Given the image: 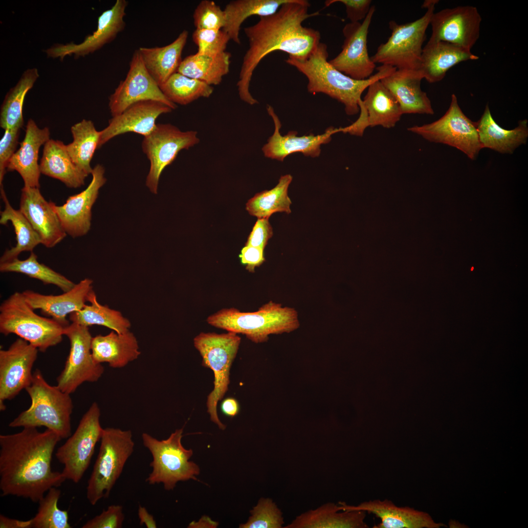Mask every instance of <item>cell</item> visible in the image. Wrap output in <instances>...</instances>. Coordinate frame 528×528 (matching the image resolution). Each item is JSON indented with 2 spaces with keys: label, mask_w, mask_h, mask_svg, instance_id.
Instances as JSON below:
<instances>
[{
  "label": "cell",
  "mask_w": 528,
  "mask_h": 528,
  "mask_svg": "<svg viewBox=\"0 0 528 528\" xmlns=\"http://www.w3.org/2000/svg\"><path fill=\"white\" fill-rule=\"evenodd\" d=\"M310 4L306 0H289L274 14L259 17L255 24L245 27L248 48L243 57L237 83L240 99L253 105L259 102L249 90L255 69L268 54L283 51L289 56L302 58L309 54L321 42L320 33L304 26L307 19L318 15L308 13Z\"/></svg>",
  "instance_id": "cell-1"
},
{
  "label": "cell",
  "mask_w": 528,
  "mask_h": 528,
  "mask_svg": "<svg viewBox=\"0 0 528 528\" xmlns=\"http://www.w3.org/2000/svg\"><path fill=\"white\" fill-rule=\"evenodd\" d=\"M62 439L46 429L24 427L0 435V489L2 496H15L38 502L46 492L66 480L51 468L53 453Z\"/></svg>",
  "instance_id": "cell-2"
},
{
  "label": "cell",
  "mask_w": 528,
  "mask_h": 528,
  "mask_svg": "<svg viewBox=\"0 0 528 528\" xmlns=\"http://www.w3.org/2000/svg\"><path fill=\"white\" fill-rule=\"evenodd\" d=\"M326 44L320 42L307 56H288L285 62L294 67L308 79L307 89L313 94L323 93L342 103L348 115L359 112V102L364 91L374 82L390 75L396 68L387 65L376 68L377 72L369 78L354 79L333 67L328 60Z\"/></svg>",
  "instance_id": "cell-3"
},
{
  "label": "cell",
  "mask_w": 528,
  "mask_h": 528,
  "mask_svg": "<svg viewBox=\"0 0 528 528\" xmlns=\"http://www.w3.org/2000/svg\"><path fill=\"white\" fill-rule=\"evenodd\" d=\"M25 390L31 399V405L11 421L9 426H44L55 432L62 439L70 437L73 409L70 395L62 391L57 385L48 384L39 369L33 372L32 382Z\"/></svg>",
  "instance_id": "cell-4"
},
{
  "label": "cell",
  "mask_w": 528,
  "mask_h": 528,
  "mask_svg": "<svg viewBox=\"0 0 528 528\" xmlns=\"http://www.w3.org/2000/svg\"><path fill=\"white\" fill-rule=\"evenodd\" d=\"M207 322L215 327L245 335L255 343L266 341L272 334L289 332L299 326L297 311L270 301L254 312L223 308L209 316Z\"/></svg>",
  "instance_id": "cell-5"
},
{
  "label": "cell",
  "mask_w": 528,
  "mask_h": 528,
  "mask_svg": "<svg viewBox=\"0 0 528 528\" xmlns=\"http://www.w3.org/2000/svg\"><path fill=\"white\" fill-rule=\"evenodd\" d=\"M34 310L22 292H14L0 304V332L15 334L44 352L62 342L65 327Z\"/></svg>",
  "instance_id": "cell-6"
},
{
  "label": "cell",
  "mask_w": 528,
  "mask_h": 528,
  "mask_svg": "<svg viewBox=\"0 0 528 528\" xmlns=\"http://www.w3.org/2000/svg\"><path fill=\"white\" fill-rule=\"evenodd\" d=\"M438 1L425 0L422 7L426 8V11L415 21L400 24L390 21L391 36L385 43L379 45L375 54L371 57L373 62L397 69L418 70L426 31Z\"/></svg>",
  "instance_id": "cell-7"
},
{
  "label": "cell",
  "mask_w": 528,
  "mask_h": 528,
  "mask_svg": "<svg viewBox=\"0 0 528 528\" xmlns=\"http://www.w3.org/2000/svg\"><path fill=\"white\" fill-rule=\"evenodd\" d=\"M183 430L176 429L167 439L162 440L146 433L142 434L143 444L153 458L150 464L152 470L146 479L149 484H162L169 491L179 481L197 480L199 468L189 461L193 450L186 449L181 443Z\"/></svg>",
  "instance_id": "cell-8"
},
{
  "label": "cell",
  "mask_w": 528,
  "mask_h": 528,
  "mask_svg": "<svg viewBox=\"0 0 528 528\" xmlns=\"http://www.w3.org/2000/svg\"><path fill=\"white\" fill-rule=\"evenodd\" d=\"M98 454L88 482L87 498L95 505L109 497L124 466L134 450V442L130 430L104 428Z\"/></svg>",
  "instance_id": "cell-9"
},
{
  "label": "cell",
  "mask_w": 528,
  "mask_h": 528,
  "mask_svg": "<svg viewBox=\"0 0 528 528\" xmlns=\"http://www.w3.org/2000/svg\"><path fill=\"white\" fill-rule=\"evenodd\" d=\"M241 337L231 331L218 334L201 332L194 339L195 347L199 352L202 365L211 369L214 374V389L207 399V412L211 420L221 429L225 426L217 414V404L228 390L230 370L237 353Z\"/></svg>",
  "instance_id": "cell-10"
},
{
  "label": "cell",
  "mask_w": 528,
  "mask_h": 528,
  "mask_svg": "<svg viewBox=\"0 0 528 528\" xmlns=\"http://www.w3.org/2000/svg\"><path fill=\"white\" fill-rule=\"evenodd\" d=\"M407 130L430 142L456 148L471 160L476 159L482 149L476 123L464 114L454 94L451 95L448 109L440 119L429 124L414 126Z\"/></svg>",
  "instance_id": "cell-11"
},
{
  "label": "cell",
  "mask_w": 528,
  "mask_h": 528,
  "mask_svg": "<svg viewBox=\"0 0 528 528\" xmlns=\"http://www.w3.org/2000/svg\"><path fill=\"white\" fill-rule=\"evenodd\" d=\"M100 415L98 404L93 402L83 416L73 434L58 448L55 456L64 465L62 473L66 480L78 483L88 468L104 430L100 424Z\"/></svg>",
  "instance_id": "cell-12"
},
{
  "label": "cell",
  "mask_w": 528,
  "mask_h": 528,
  "mask_svg": "<svg viewBox=\"0 0 528 528\" xmlns=\"http://www.w3.org/2000/svg\"><path fill=\"white\" fill-rule=\"evenodd\" d=\"M199 142L196 131H182L170 124H157L154 129L144 137L142 149L150 163L146 184L152 193L157 194L162 172L175 160L178 153Z\"/></svg>",
  "instance_id": "cell-13"
},
{
  "label": "cell",
  "mask_w": 528,
  "mask_h": 528,
  "mask_svg": "<svg viewBox=\"0 0 528 528\" xmlns=\"http://www.w3.org/2000/svg\"><path fill=\"white\" fill-rule=\"evenodd\" d=\"M70 351L64 367L56 379L57 386L71 394L86 382L98 381L104 372L101 364L94 360L91 351L92 337L88 327L72 323L64 328Z\"/></svg>",
  "instance_id": "cell-14"
},
{
  "label": "cell",
  "mask_w": 528,
  "mask_h": 528,
  "mask_svg": "<svg viewBox=\"0 0 528 528\" xmlns=\"http://www.w3.org/2000/svg\"><path fill=\"white\" fill-rule=\"evenodd\" d=\"M149 100L161 102L173 110L177 107L165 96L150 74L137 49L132 55L125 79L109 98V107L113 117L136 103Z\"/></svg>",
  "instance_id": "cell-15"
},
{
  "label": "cell",
  "mask_w": 528,
  "mask_h": 528,
  "mask_svg": "<svg viewBox=\"0 0 528 528\" xmlns=\"http://www.w3.org/2000/svg\"><path fill=\"white\" fill-rule=\"evenodd\" d=\"M374 11L375 6H371L363 22H350L345 25L342 29L344 40L342 50L329 61L336 69L355 80L369 78L376 68L367 48L369 28Z\"/></svg>",
  "instance_id": "cell-16"
},
{
  "label": "cell",
  "mask_w": 528,
  "mask_h": 528,
  "mask_svg": "<svg viewBox=\"0 0 528 528\" xmlns=\"http://www.w3.org/2000/svg\"><path fill=\"white\" fill-rule=\"evenodd\" d=\"M38 349L22 338H17L7 350H0V410L30 385L32 368Z\"/></svg>",
  "instance_id": "cell-17"
},
{
  "label": "cell",
  "mask_w": 528,
  "mask_h": 528,
  "mask_svg": "<svg viewBox=\"0 0 528 528\" xmlns=\"http://www.w3.org/2000/svg\"><path fill=\"white\" fill-rule=\"evenodd\" d=\"M482 17L473 6L445 8L431 17L429 40L443 41L471 50L479 38Z\"/></svg>",
  "instance_id": "cell-18"
},
{
  "label": "cell",
  "mask_w": 528,
  "mask_h": 528,
  "mask_svg": "<svg viewBox=\"0 0 528 528\" xmlns=\"http://www.w3.org/2000/svg\"><path fill=\"white\" fill-rule=\"evenodd\" d=\"M105 168L97 164L91 174L92 179L86 189L68 198L62 205L52 203L62 225L67 234L72 238L87 234L91 226V209L96 200L99 189L105 184Z\"/></svg>",
  "instance_id": "cell-19"
},
{
  "label": "cell",
  "mask_w": 528,
  "mask_h": 528,
  "mask_svg": "<svg viewBox=\"0 0 528 528\" xmlns=\"http://www.w3.org/2000/svg\"><path fill=\"white\" fill-rule=\"evenodd\" d=\"M128 1L117 0L113 6L104 11L98 18L97 29L79 44L72 42L63 44H57L45 50L48 57L59 58L63 60L67 55H74L75 58L93 53L105 44L113 41L117 34L124 30V18Z\"/></svg>",
  "instance_id": "cell-20"
},
{
  "label": "cell",
  "mask_w": 528,
  "mask_h": 528,
  "mask_svg": "<svg viewBox=\"0 0 528 528\" xmlns=\"http://www.w3.org/2000/svg\"><path fill=\"white\" fill-rule=\"evenodd\" d=\"M266 110L273 119L275 129L262 150L266 157L272 159L283 161L288 155L298 152L305 156L317 157L321 153V146L329 143L332 134L342 132V128L330 127L325 132L317 135L310 133L298 136L296 131H289L287 134L282 135L280 132L281 123L274 109L267 105Z\"/></svg>",
  "instance_id": "cell-21"
},
{
  "label": "cell",
  "mask_w": 528,
  "mask_h": 528,
  "mask_svg": "<svg viewBox=\"0 0 528 528\" xmlns=\"http://www.w3.org/2000/svg\"><path fill=\"white\" fill-rule=\"evenodd\" d=\"M52 203L45 200L39 188L24 186L21 190L20 210L47 248L55 246L67 235Z\"/></svg>",
  "instance_id": "cell-22"
},
{
  "label": "cell",
  "mask_w": 528,
  "mask_h": 528,
  "mask_svg": "<svg viewBox=\"0 0 528 528\" xmlns=\"http://www.w3.org/2000/svg\"><path fill=\"white\" fill-rule=\"evenodd\" d=\"M173 110L161 102L152 100L131 105L119 114L112 117L108 126L100 131L98 148L112 138L127 132L147 136L154 129L158 117Z\"/></svg>",
  "instance_id": "cell-23"
},
{
  "label": "cell",
  "mask_w": 528,
  "mask_h": 528,
  "mask_svg": "<svg viewBox=\"0 0 528 528\" xmlns=\"http://www.w3.org/2000/svg\"><path fill=\"white\" fill-rule=\"evenodd\" d=\"M341 510H362L374 514L380 522L374 528H439L443 525L435 522L427 513L409 506H398L388 499H379L351 506L338 503Z\"/></svg>",
  "instance_id": "cell-24"
},
{
  "label": "cell",
  "mask_w": 528,
  "mask_h": 528,
  "mask_svg": "<svg viewBox=\"0 0 528 528\" xmlns=\"http://www.w3.org/2000/svg\"><path fill=\"white\" fill-rule=\"evenodd\" d=\"M93 281L85 278L70 290L58 295H44L31 290H25L22 294L27 303L34 309H40L43 314L65 327L68 325V314L82 309L86 305L87 297L92 289Z\"/></svg>",
  "instance_id": "cell-25"
},
{
  "label": "cell",
  "mask_w": 528,
  "mask_h": 528,
  "mask_svg": "<svg viewBox=\"0 0 528 528\" xmlns=\"http://www.w3.org/2000/svg\"><path fill=\"white\" fill-rule=\"evenodd\" d=\"M423 77L419 70L397 69L381 80L398 101L403 114H433L426 93L422 90Z\"/></svg>",
  "instance_id": "cell-26"
},
{
  "label": "cell",
  "mask_w": 528,
  "mask_h": 528,
  "mask_svg": "<svg viewBox=\"0 0 528 528\" xmlns=\"http://www.w3.org/2000/svg\"><path fill=\"white\" fill-rule=\"evenodd\" d=\"M47 127L40 128L32 119H29L24 137L20 148L8 164L7 171H17L24 182V186L40 188L41 172L38 164L39 149L50 139Z\"/></svg>",
  "instance_id": "cell-27"
},
{
  "label": "cell",
  "mask_w": 528,
  "mask_h": 528,
  "mask_svg": "<svg viewBox=\"0 0 528 528\" xmlns=\"http://www.w3.org/2000/svg\"><path fill=\"white\" fill-rule=\"evenodd\" d=\"M479 58L471 50L446 42L429 40L423 47L418 70L428 82L437 83L455 65Z\"/></svg>",
  "instance_id": "cell-28"
},
{
  "label": "cell",
  "mask_w": 528,
  "mask_h": 528,
  "mask_svg": "<svg viewBox=\"0 0 528 528\" xmlns=\"http://www.w3.org/2000/svg\"><path fill=\"white\" fill-rule=\"evenodd\" d=\"M366 514L362 510H341L338 504L329 502L297 516L285 528H368Z\"/></svg>",
  "instance_id": "cell-29"
},
{
  "label": "cell",
  "mask_w": 528,
  "mask_h": 528,
  "mask_svg": "<svg viewBox=\"0 0 528 528\" xmlns=\"http://www.w3.org/2000/svg\"><path fill=\"white\" fill-rule=\"evenodd\" d=\"M91 351L96 362L108 363L113 368H123L140 354L136 338L130 330L121 333L112 330L92 337Z\"/></svg>",
  "instance_id": "cell-30"
},
{
  "label": "cell",
  "mask_w": 528,
  "mask_h": 528,
  "mask_svg": "<svg viewBox=\"0 0 528 528\" xmlns=\"http://www.w3.org/2000/svg\"><path fill=\"white\" fill-rule=\"evenodd\" d=\"M479 139L482 149L488 148L502 154H512L528 137V120L519 121L512 130L501 127L493 118L488 105L485 106L479 120L476 122Z\"/></svg>",
  "instance_id": "cell-31"
},
{
  "label": "cell",
  "mask_w": 528,
  "mask_h": 528,
  "mask_svg": "<svg viewBox=\"0 0 528 528\" xmlns=\"http://www.w3.org/2000/svg\"><path fill=\"white\" fill-rule=\"evenodd\" d=\"M39 165L41 174L60 180L69 188L81 187L88 176L72 161L66 145L58 140L50 139L45 143Z\"/></svg>",
  "instance_id": "cell-32"
},
{
  "label": "cell",
  "mask_w": 528,
  "mask_h": 528,
  "mask_svg": "<svg viewBox=\"0 0 528 528\" xmlns=\"http://www.w3.org/2000/svg\"><path fill=\"white\" fill-rule=\"evenodd\" d=\"M188 37V31L184 30L167 45L138 49L147 70L159 87L177 71Z\"/></svg>",
  "instance_id": "cell-33"
},
{
  "label": "cell",
  "mask_w": 528,
  "mask_h": 528,
  "mask_svg": "<svg viewBox=\"0 0 528 528\" xmlns=\"http://www.w3.org/2000/svg\"><path fill=\"white\" fill-rule=\"evenodd\" d=\"M362 100L367 111L369 126L394 127L403 114L401 107L393 94L380 80L371 84Z\"/></svg>",
  "instance_id": "cell-34"
},
{
  "label": "cell",
  "mask_w": 528,
  "mask_h": 528,
  "mask_svg": "<svg viewBox=\"0 0 528 528\" xmlns=\"http://www.w3.org/2000/svg\"><path fill=\"white\" fill-rule=\"evenodd\" d=\"M289 0H234L227 3L224 11L226 22L222 30L230 40L241 44L240 31L242 23L252 16L259 17L271 15Z\"/></svg>",
  "instance_id": "cell-35"
},
{
  "label": "cell",
  "mask_w": 528,
  "mask_h": 528,
  "mask_svg": "<svg viewBox=\"0 0 528 528\" xmlns=\"http://www.w3.org/2000/svg\"><path fill=\"white\" fill-rule=\"evenodd\" d=\"M231 57L227 51L217 55L197 52L182 60L177 72L211 86L218 85L229 73Z\"/></svg>",
  "instance_id": "cell-36"
},
{
  "label": "cell",
  "mask_w": 528,
  "mask_h": 528,
  "mask_svg": "<svg viewBox=\"0 0 528 528\" xmlns=\"http://www.w3.org/2000/svg\"><path fill=\"white\" fill-rule=\"evenodd\" d=\"M0 194L4 203V209L0 212V223L5 225L8 221L11 222L14 228L17 241L15 246L5 250L0 257V263H2L18 258L22 252H32L37 245L41 243V240L21 210H16L11 205L3 187L0 188Z\"/></svg>",
  "instance_id": "cell-37"
},
{
  "label": "cell",
  "mask_w": 528,
  "mask_h": 528,
  "mask_svg": "<svg viewBox=\"0 0 528 528\" xmlns=\"http://www.w3.org/2000/svg\"><path fill=\"white\" fill-rule=\"evenodd\" d=\"M87 301L90 305L86 304L82 309L69 314V319L72 323L88 327L94 325L103 326L118 333L129 330V320L120 311L100 304L93 289L89 292Z\"/></svg>",
  "instance_id": "cell-38"
},
{
  "label": "cell",
  "mask_w": 528,
  "mask_h": 528,
  "mask_svg": "<svg viewBox=\"0 0 528 528\" xmlns=\"http://www.w3.org/2000/svg\"><path fill=\"white\" fill-rule=\"evenodd\" d=\"M39 76L36 68L26 69L16 85L7 93L0 108V126L1 128L5 130L22 127L24 98Z\"/></svg>",
  "instance_id": "cell-39"
},
{
  "label": "cell",
  "mask_w": 528,
  "mask_h": 528,
  "mask_svg": "<svg viewBox=\"0 0 528 528\" xmlns=\"http://www.w3.org/2000/svg\"><path fill=\"white\" fill-rule=\"evenodd\" d=\"M292 180L290 175L281 176L273 188L258 193L249 199L246 210L258 219L269 218L276 212L290 213L291 201L288 196V189Z\"/></svg>",
  "instance_id": "cell-40"
},
{
  "label": "cell",
  "mask_w": 528,
  "mask_h": 528,
  "mask_svg": "<svg viewBox=\"0 0 528 528\" xmlns=\"http://www.w3.org/2000/svg\"><path fill=\"white\" fill-rule=\"evenodd\" d=\"M73 141L66 145L67 151L74 163L88 175L92 169L90 162L98 145L100 131L90 120L83 119L71 128Z\"/></svg>",
  "instance_id": "cell-41"
},
{
  "label": "cell",
  "mask_w": 528,
  "mask_h": 528,
  "mask_svg": "<svg viewBox=\"0 0 528 528\" xmlns=\"http://www.w3.org/2000/svg\"><path fill=\"white\" fill-rule=\"evenodd\" d=\"M1 272H17L39 280L44 284H52L58 286L64 292L71 289L75 285L66 277L38 261L37 255L31 252L25 260L18 258L0 263Z\"/></svg>",
  "instance_id": "cell-42"
},
{
  "label": "cell",
  "mask_w": 528,
  "mask_h": 528,
  "mask_svg": "<svg viewBox=\"0 0 528 528\" xmlns=\"http://www.w3.org/2000/svg\"><path fill=\"white\" fill-rule=\"evenodd\" d=\"M159 87L170 101L181 105H188L201 97H209L214 90L213 86L178 72Z\"/></svg>",
  "instance_id": "cell-43"
},
{
  "label": "cell",
  "mask_w": 528,
  "mask_h": 528,
  "mask_svg": "<svg viewBox=\"0 0 528 528\" xmlns=\"http://www.w3.org/2000/svg\"><path fill=\"white\" fill-rule=\"evenodd\" d=\"M61 490L53 487L39 502L36 514L31 518V528H70L68 512L58 508Z\"/></svg>",
  "instance_id": "cell-44"
},
{
  "label": "cell",
  "mask_w": 528,
  "mask_h": 528,
  "mask_svg": "<svg viewBox=\"0 0 528 528\" xmlns=\"http://www.w3.org/2000/svg\"><path fill=\"white\" fill-rule=\"evenodd\" d=\"M248 521L240 526L242 528H281L284 524L283 513L270 498H261L250 511Z\"/></svg>",
  "instance_id": "cell-45"
},
{
  "label": "cell",
  "mask_w": 528,
  "mask_h": 528,
  "mask_svg": "<svg viewBox=\"0 0 528 528\" xmlns=\"http://www.w3.org/2000/svg\"><path fill=\"white\" fill-rule=\"evenodd\" d=\"M193 20L196 29L221 30L225 25L226 17L224 10L215 1L203 0L194 10Z\"/></svg>",
  "instance_id": "cell-46"
},
{
  "label": "cell",
  "mask_w": 528,
  "mask_h": 528,
  "mask_svg": "<svg viewBox=\"0 0 528 528\" xmlns=\"http://www.w3.org/2000/svg\"><path fill=\"white\" fill-rule=\"evenodd\" d=\"M192 39L198 47V53L209 55H217L225 52L230 39L221 30L196 29Z\"/></svg>",
  "instance_id": "cell-47"
},
{
  "label": "cell",
  "mask_w": 528,
  "mask_h": 528,
  "mask_svg": "<svg viewBox=\"0 0 528 528\" xmlns=\"http://www.w3.org/2000/svg\"><path fill=\"white\" fill-rule=\"evenodd\" d=\"M125 519L123 506L112 505L100 514L88 521L83 528H121Z\"/></svg>",
  "instance_id": "cell-48"
},
{
  "label": "cell",
  "mask_w": 528,
  "mask_h": 528,
  "mask_svg": "<svg viewBox=\"0 0 528 528\" xmlns=\"http://www.w3.org/2000/svg\"><path fill=\"white\" fill-rule=\"evenodd\" d=\"M20 133V129H6L0 141V186L6 172L9 160L16 151Z\"/></svg>",
  "instance_id": "cell-49"
},
{
  "label": "cell",
  "mask_w": 528,
  "mask_h": 528,
  "mask_svg": "<svg viewBox=\"0 0 528 528\" xmlns=\"http://www.w3.org/2000/svg\"><path fill=\"white\" fill-rule=\"evenodd\" d=\"M336 2H340L345 5L347 18L350 22H357L365 18L371 7L372 0H327L324 4L325 7H328Z\"/></svg>",
  "instance_id": "cell-50"
},
{
  "label": "cell",
  "mask_w": 528,
  "mask_h": 528,
  "mask_svg": "<svg viewBox=\"0 0 528 528\" xmlns=\"http://www.w3.org/2000/svg\"><path fill=\"white\" fill-rule=\"evenodd\" d=\"M268 219H258L248 237L245 245L259 247L264 250L268 240L273 235V229Z\"/></svg>",
  "instance_id": "cell-51"
},
{
  "label": "cell",
  "mask_w": 528,
  "mask_h": 528,
  "mask_svg": "<svg viewBox=\"0 0 528 528\" xmlns=\"http://www.w3.org/2000/svg\"><path fill=\"white\" fill-rule=\"evenodd\" d=\"M263 249L245 245L239 255L241 263L246 266V270L254 272L256 267L261 265L265 261Z\"/></svg>",
  "instance_id": "cell-52"
},
{
  "label": "cell",
  "mask_w": 528,
  "mask_h": 528,
  "mask_svg": "<svg viewBox=\"0 0 528 528\" xmlns=\"http://www.w3.org/2000/svg\"><path fill=\"white\" fill-rule=\"evenodd\" d=\"M359 107L360 115L358 119L350 126L342 128V132H348L353 135L362 136L364 130L369 126L368 114L363 104L362 99L359 102Z\"/></svg>",
  "instance_id": "cell-53"
},
{
  "label": "cell",
  "mask_w": 528,
  "mask_h": 528,
  "mask_svg": "<svg viewBox=\"0 0 528 528\" xmlns=\"http://www.w3.org/2000/svg\"><path fill=\"white\" fill-rule=\"evenodd\" d=\"M220 409L225 415L233 417L236 416L239 412V404L235 398L228 397L222 401L220 404Z\"/></svg>",
  "instance_id": "cell-54"
},
{
  "label": "cell",
  "mask_w": 528,
  "mask_h": 528,
  "mask_svg": "<svg viewBox=\"0 0 528 528\" xmlns=\"http://www.w3.org/2000/svg\"><path fill=\"white\" fill-rule=\"evenodd\" d=\"M0 528H31L30 520L22 521L0 515Z\"/></svg>",
  "instance_id": "cell-55"
},
{
  "label": "cell",
  "mask_w": 528,
  "mask_h": 528,
  "mask_svg": "<svg viewBox=\"0 0 528 528\" xmlns=\"http://www.w3.org/2000/svg\"><path fill=\"white\" fill-rule=\"evenodd\" d=\"M138 516L140 525H145L147 528H156V522L154 516L144 507L139 505L138 509Z\"/></svg>",
  "instance_id": "cell-56"
}]
</instances>
